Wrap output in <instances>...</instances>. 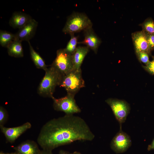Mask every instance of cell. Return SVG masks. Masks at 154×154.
Returning <instances> with one entry per match:
<instances>
[{"instance_id":"7a4b0ae2","label":"cell","mask_w":154,"mask_h":154,"mask_svg":"<svg viewBox=\"0 0 154 154\" xmlns=\"http://www.w3.org/2000/svg\"><path fill=\"white\" fill-rule=\"evenodd\" d=\"M45 72L38 86L37 92L42 96L52 98L56 87L60 84L63 75L52 65Z\"/></svg>"},{"instance_id":"d4e9b609","label":"cell","mask_w":154,"mask_h":154,"mask_svg":"<svg viewBox=\"0 0 154 154\" xmlns=\"http://www.w3.org/2000/svg\"><path fill=\"white\" fill-rule=\"evenodd\" d=\"M38 154H53L52 151L42 149L41 150Z\"/></svg>"},{"instance_id":"2e32d148","label":"cell","mask_w":154,"mask_h":154,"mask_svg":"<svg viewBox=\"0 0 154 154\" xmlns=\"http://www.w3.org/2000/svg\"><path fill=\"white\" fill-rule=\"evenodd\" d=\"M22 41L17 39L14 40L7 47L8 54L16 58L23 56V52L21 44Z\"/></svg>"},{"instance_id":"603a6c76","label":"cell","mask_w":154,"mask_h":154,"mask_svg":"<svg viewBox=\"0 0 154 154\" xmlns=\"http://www.w3.org/2000/svg\"><path fill=\"white\" fill-rule=\"evenodd\" d=\"M143 68L150 74H154V58L153 60L145 66H143Z\"/></svg>"},{"instance_id":"83f0119b","label":"cell","mask_w":154,"mask_h":154,"mask_svg":"<svg viewBox=\"0 0 154 154\" xmlns=\"http://www.w3.org/2000/svg\"><path fill=\"white\" fill-rule=\"evenodd\" d=\"M0 154H17L15 152L11 153H4L2 151L0 152Z\"/></svg>"},{"instance_id":"6da1fadb","label":"cell","mask_w":154,"mask_h":154,"mask_svg":"<svg viewBox=\"0 0 154 154\" xmlns=\"http://www.w3.org/2000/svg\"><path fill=\"white\" fill-rule=\"evenodd\" d=\"M95 135L84 120L73 114L52 119L41 128L37 141L42 149L52 151L77 140L92 141Z\"/></svg>"},{"instance_id":"f1b7e54d","label":"cell","mask_w":154,"mask_h":154,"mask_svg":"<svg viewBox=\"0 0 154 154\" xmlns=\"http://www.w3.org/2000/svg\"><path fill=\"white\" fill-rule=\"evenodd\" d=\"M71 154H81L80 153L77 151H75Z\"/></svg>"},{"instance_id":"9a60e30c","label":"cell","mask_w":154,"mask_h":154,"mask_svg":"<svg viewBox=\"0 0 154 154\" xmlns=\"http://www.w3.org/2000/svg\"><path fill=\"white\" fill-rule=\"evenodd\" d=\"M89 51V48L86 46L77 47L72 55V61L75 69L81 70V66L84 59Z\"/></svg>"},{"instance_id":"5bb4252c","label":"cell","mask_w":154,"mask_h":154,"mask_svg":"<svg viewBox=\"0 0 154 154\" xmlns=\"http://www.w3.org/2000/svg\"><path fill=\"white\" fill-rule=\"evenodd\" d=\"M33 19L29 15L21 11L14 12L9 21V24L13 28L19 29L29 22Z\"/></svg>"},{"instance_id":"3957f363","label":"cell","mask_w":154,"mask_h":154,"mask_svg":"<svg viewBox=\"0 0 154 154\" xmlns=\"http://www.w3.org/2000/svg\"><path fill=\"white\" fill-rule=\"evenodd\" d=\"M92 23L88 16L82 13L74 12L67 18L62 31L65 34H74L89 27Z\"/></svg>"},{"instance_id":"ba28073f","label":"cell","mask_w":154,"mask_h":154,"mask_svg":"<svg viewBox=\"0 0 154 154\" xmlns=\"http://www.w3.org/2000/svg\"><path fill=\"white\" fill-rule=\"evenodd\" d=\"M131 141L130 137L121 129L120 127L119 131L116 134L111 141V148L117 153H123L131 146Z\"/></svg>"},{"instance_id":"ffe728a7","label":"cell","mask_w":154,"mask_h":154,"mask_svg":"<svg viewBox=\"0 0 154 154\" xmlns=\"http://www.w3.org/2000/svg\"><path fill=\"white\" fill-rule=\"evenodd\" d=\"M140 25L145 33L154 34V22L151 18H148Z\"/></svg>"},{"instance_id":"cb8c5ba5","label":"cell","mask_w":154,"mask_h":154,"mask_svg":"<svg viewBox=\"0 0 154 154\" xmlns=\"http://www.w3.org/2000/svg\"><path fill=\"white\" fill-rule=\"evenodd\" d=\"M145 34L150 48L151 51L154 49V34Z\"/></svg>"},{"instance_id":"44dd1931","label":"cell","mask_w":154,"mask_h":154,"mask_svg":"<svg viewBox=\"0 0 154 154\" xmlns=\"http://www.w3.org/2000/svg\"><path fill=\"white\" fill-rule=\"evenodd\" d=\"M139 60L141 62L147 64L150 62L149 54L145 52H139L136 53Z\"/></svg>"},{"instance_id":"9c48e42d","label":"cell","mask_w":154,"mask_h":154,"mask_svg":"<svg viewBox=\"0 0 154 154\" xmlns=\"http://www.w3.org/2000/svg\"><path fill=\"white\" fill-rule=\"evenodd\" d=\"M30 123L27 122L17 127H7L4 126L0 127L1 131L8 142L13 143L21 135L31 127Z\"/></svg>"},{"instance_id":"7402d4cb","label":"cell","mask_w":154,"mask_h":154,"mask_svg":"<svg viewBox=\"0 0 154 154\" xmlns=\"http://www.w3.org/2000/svg\"><path fill=\"white\" fill-rule=\"evenodd\" d=\"M8 115L5 109L2 106L0 107V127L4 126L7 120Z\"/></svg>"},{"instance_id":"8fae6325","label":"cell","mask_w":154,"mask_h":154,"mask_svg":"<svg viewBox=\"0 0 154 154\" xmlns=\"http://www.w3.org/2000/svg\"><path fill=\"white\" fill-rule=\"evenodd\" d=\"M131 36L136 53L145 52L149 54L150 53L151 50L146 34L143 31L133 33Z\"/></svg>"},{"instance_id":"8992f818","label":"cell","mask_w":154,"mask_h":154,"mask_svg":"<svg viewBox=\"0 0 154 154\" xmlns=\"http://www.w3.org/2000/svg\"><path fill=\"white\" fill-rule=\"evenodd\" d=\"M51 65L56 68L63 76L75 70L72 55L67 52L64 48L57 51L56 58Z\"/></svg>"},{"instance_id":"d6986e66","label":"cell","mask_w":154,"mask_h":154,"mask_svg":"<svg viewBox=\"0 0 154 154\" xmlns=\"http://www.w3.org/2000/svg\"><path fill=\"white\" fill-rule=\"evenodd\" d=\"M70 35V39L68 42L66 47L64 49L67 52L72 55L77 48L76 46L78 43V38L74 35V34Z\"/></svg>"},{"instance_id":"30bf717a","label":"cell","mask_w":154,"mask_h":154,"mask_svg":"<svg viewBox=\"0 0 154 154\" xmlns=\"http://www.w3.org/2000/svg\"><path fill=\"white\" fill-rule=\"evenodd\" d=\"M38 25V22L32 19L29 22L15 34V39L21 41L24 40L29 41L35 35Z\"/></svg>"},{"instance_id":"484cf974","label":"cell","mask_w":154,"mask_h":154,"mask_svg":"<svg viewBox=\"0 0 154 154\" xmlns=\"http://www.w3.org/2000/svg\"><path fill=\"white\" fill-rule=\"evenodd\" d=\"M154 149V139L152 141L151 143L148 145L147 147L148 151H150Z\"/></svg>"},{"instance_id":"52a82bcc","label":"cell","mask_w":154,"mask_h":154,"mask_svg":"<svg viewBox=\"0 0 154 154\" xmlns=\"http://www.w3.org/2000/svg\"><path fill=\"white\" fill-rule=\"evenodd\" d=\"M106 102L111 108L120 127H121L122 123L125 122L130 112L129 104L124 100L112 98L107 99Z\"/></svg>"},{"instance_id":"4316f807","label":"cell","mask_w":154,"mask_h":154,"mask_svg":"<svg viewBox=\"0 0 154 154\" xmlns=\"http://www.w3.org/2000/svg\"><path fill=\"white\" fill-rule=\"evenodd\" d=\"M69 152L64 150H60L59 152V154H71Z\"/></svg>"},{"instance_id":"277c9868","label":"cell","mask_w":154,"mask_h":154,"mask_svg":"<svg viewBox=\"0 0 154 154\" xmlns=\"http://www.w3.org/2000/svg\"><path fill=\"white\" fill-rule=\"evenodd\" d=\"M60 86L64 88L67 94L75 96L81 88L85 86L81 69L74 70L63 76Z\"/></svg>"},{"instance_id":"e0dca14e","label":"cell","mask_w":154,"mask_h":154,"mask_svg":"<svg viewBox=\"0 0 154 154\" xmlns=\"http://www.w3.org/2000/svg\"><path fill=\"white\" fill-rule=\"evenodd\" d=\"M31 58L36 67L46 71L48 68L45 62L40 55L34 49L30 41L28 42Z\"/></svg>"},{"instance_id":"5b68a950","label":"cell","mask_w":154,"mask_h":154,"mask_svg":"<svg viewBox=\"0 0 154 154\" xmlns=\"http://www.w3.org/2000/svg\"><path fill=\"white\" fill-rule=\"evenodd\" d=\"M74 95L69 94L64 97L56 99L54 97L53 107L57 111L64 112L66 114H73L81 112V110L76 104Z\"/></svg>"},{"instance_id":"ac0fdd59","label":"cell","mask_w":154,"mask_h":154,"mask_svg":"<svg viewBox=\"0 0 154 154\" xmlns=\"http://www.w3.org/2000/svg\"><path fill=\"white\" fill-rule=\"evenodd\" d=\"M15 39V34L11 33L0 30V44L3 47H7Z\"/></svg>"},{"instance_id":"7c38bea8","label":"cell","mask_w":154,"mask_h":154,"mask_svg":"<svg viewBox=\"0 0 154 154\" xmlns=\"http://www.w3.org/2000/svg\"><path fill=\"white\" fill-rule=\"evenodd\" d=\"M84 31V38L78 43L85 44L89 49L97 53L99 46L101 42L100 39L94 33L92 27L87 28Z\"/></svg>"},{"instance_id":"4fadbf2b","label":"cell","mask_w":154,"mask_h":154,"mask_svg":"<svg viewBox=\"0 0 154 154\" xmlns=\"http://www.w3.org/2000/svg\"><path fill=\"white\" fill-rule=\"evenodd\" d=\"M14 149L17 154H38L41 151L36 142L29 140L22 142Z\"/></svg>"}]
</instances>
